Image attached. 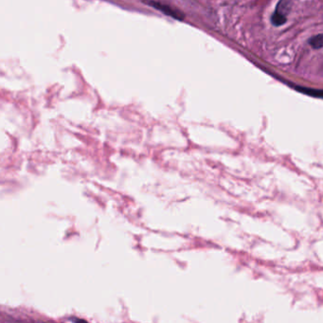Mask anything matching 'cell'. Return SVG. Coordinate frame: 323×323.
<instances>
[{
    "label": "cell",
    "instance_id": "obj_2",
    "mask_svg": "<svg viewBox=\"0 0 323 323\" xmlns=\"http://www.w3.org/2000/svg\"><path fill=\"white\" fill-rule=\"evenodd\" d=\"M145 3L147 5H150V6L155 8L156 10L160 11L163 14L175 18V19L182 20L183 18H184V15H183L182 13H180L179 11H176L175 9H172V8L169 7L167 5H164V4L158 3V2H152V1L151 2H145Z\"/></svg>",
    "mask_w": 323,
    "mask_h": 323
},
{
    "label": "cell",
    "instance_id": "obj_1",
    "mask_svg": "<svg viewBox=\"0 0 323 323\" xmlns=\"http://www.w3.org/2000/svg\"><path fill=\"white\" fill-rule=\"evenodd\" d=\"M292 2L288 1V0H283L280 1L277 4V7L275 10L274 14L271 16V23L276 26V27H280L285 24V22L287 21V15L291 8H292Z\"/></svg>",
    "mask_w": 323,
    "mask_h": 323
},
{
    "label": "cell",
    "instance_id": "obj_3",
    "mask_svg": "<svg viewBox=\"0 0 323 323\" xmlns=\"http://www.w3.org/2000/svg\"><path fill=\"white\" fill-rule=\"evenodd\" d=\"M309 44L313 49H321L323 45L322 35L319 34L317 36H313L309 40Z\"/></svg>",
    "mask_w": 323,
    "mask_h": 323
}]
</instances>
